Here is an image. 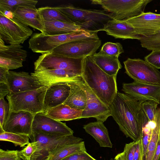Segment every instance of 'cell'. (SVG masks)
Here are the masks:
<instances>
[{
	"instance_id": "obj_12",
	"label": "cell",
	"mask_w": 160,
	"mask_h": 160,
	"mask_svg": "<svg viewBox=\"0 0 160 160\" xmlns=\"http://www.w3.org/2000/svg\"><path fill=\"white\" fill-rule=\"evenodd\" d=\"M34 115L23 111H9L3 129L5 132L27 135L31 140Z\"/></svg>"
},
{
	"instance_id": "obj_46",
	"label": "cell",
	"mask_w": 160,
	"mask_h": 160,
	"mask_svg": "<svg viewBox=\"0 0 160 160\" xmlns=\"http://www.w3.org/2000/svg\"><path fill=\"white\" fill-rule=\"evenodd\" d=\"M160 154V139H158L157 146L152 160H158Z\"/></svg>"
},
{
	"instance_id": "obj_26",
	"label": "cell",
	"mask_w": 160,
	"mask_h": 160,
	"mask_svg": "<svg viewBox=\"0 0 160 160\" xmlns=\"http://www.w3.org/2000/svg\"><path fill=\"white\" fill-rule=\"evenodd\" d=\"M95 63L104 72L110 76L117 75L122 66L118 57L95 53L91 56Z\"/></svg>"
},
{
	"instance_id": "obj_36",
	"label": "cell",
	"mask_w": 160,
	"mask_h": 160,
	"mask_svg": "<svg viewBox=\"0 0 160 160\" xmlns=\"http://www.w3.org/2000/svg\"><path fill=\"white\" fill-rule=\"evenodd\" d=\"M152 124V122H149L142 129L141 138L143 149L142 160L145 159L148 145L151 137Z\"/></svg>"
},
{
	"instance_id": "obj_32",
	"label": "cell",
	"mask_w": 160,
	"mask_h": 160,
	"mask_svg": "<svg viewBox=\"0 0 160 160\" xmlns=\"http://www.w3.org/2000/svg\"><path fill=\"white\" fill-rule=\"evenodd\" d=\"M29 137L25 135L4 132L0 134V140L12 142L15 146L24 147L29 143Z\"/></svg>"
},
{
	"instance_id": "obj_42",
	"label": "cell",
	"mask_w": 160,
	"mask_h": 160,
	"mask_svg": "<svg viewBox=\"0 0 160 160\" xmlns=\"http://www.w3.org/2000/svg\"><path fill=\"white\" fill-rule=\"evenodd\" d=\"M61 160H97L87 151L71 154Z\"/></svg>"
},
{
	"instance_id": "obj_21",
	"label": "cell",
	"mask_w": 160,
	"mask_h": 160,
	"mask_svg": "<svg viewBox=\"0 0 160 160\" xmlns=\"http://www.w3.org/2000/svg\"><path fill=\"white\" fill-rule=\"evenodd\" d=\"M62 138L33 132L31 140L32 142H37V148L32 155L30 160H47L50 152Z\"/></svg>"
},
{
	"instance_id": "obj_43",
	"label": "cell",
	"mask_w": 160,
	"mask_h": 160,
	"mask_svg": "<svg viewBox=\"0 0 160 160\" xmlns=\"http://www.w3.org/2000/svg\"><path fill=\"white\" fill-rule=\"evenodd\" d=\"M143 149L141 139L136 141L133 160H142Z\"/></svg>"
},
{
	"instance_id": "obj_37",
	"label": "cell",
	"mask_w": 160,
	"mask_h": 160,
	"mask_svg": "<svg viewBox=\"0 0 160 160\" xmlns=\"http://www.w3.org/2000/svg\"><path fill=\"white\" fill-rule=\"evenodd\" d=\"M37 148L36 142H29L23 149L18 151V155L19 158L23 160H30L32 155Z\"/></svg>"
},
{
	"instance_id": "obj_38",
	"label": "cell",
	"mask_w": 160,
	"mask_h": 160,
	"mask_svg": "<svg viewBox=\"0 0 160 160\" xmlns=\"http://www.w3.org/2000/svg\"><path fill=\"white\" fill-rule=\"evenodd\" d=\"M136 141L126 144L123 152L119 153L123 160H133Z\"/></svg>"
},
{
	"instance_id": "obj_31",
	"label": "cell",
	"mask_w": 160,
	"mask_h": 160,
	"mask_svg": "<svg viewBox=\"0 0 160 160\" xmlns=\"http://www.w3.org/2000/svg\"><path fill=\"white\" fill-rule=\"evenodd\" d=\"M38 1L34 0H0V12L10 11L12 13L20 7H36Z\"/></svg>"
},
{
	"instance_id": "obj_1",
	"label": "cell",
	"mask_w": 160,
	"mask_h": 160,
	"mask_svg": "<svg viewBox=\"0 0 160 160\" xmlns=\"http://www.w3.org/2000/svg\"><path fill=\"white\" fill-rule=\"evenodd\" d=\"M127 94L117 92L109 107L120 130L134 141L141 138L143 128L149 122L142 103Z\"/></svg>"
},
{
	"instance_id": "obj_47",
	"label": "cell",
	"mask_w": 160,
	"mask_h": 160,
	"mask_svg": "<svg viewBox=\"0 0 160 160\" xmlns=\"http://www.w3.org/2000/svg\"><path fill=\"white\" fill-rule=\"evenodd\" d=\"M113 160H118V157L117 155L115 156Z\"/></svg>"
},
{
	"instance_id": "obj_14",
	"label": "cell",
	"mask_w": 160,
	"mask_h": 160,
	"mask_svg": "<svg viewBox=\"0 0 160 160\" xmlns=\"http://www.w3.org/2000/svg\"><path fill=\"white\" fill-rule=\"evenodd\" d=\"M31 75L35 77L41 85L47 87L52 84L58 83L84 82L82 76L66 69L34 71Z\"/></svg>"
},
{
	"instance_id": "obj_10",
	"label": "cell",
	"mask_w": 160,
	"mask_h": 160,
	"mask_svg": "<svg viewBox=\"0 0 160 160\" xmlns=\"http://www.w3.org/2000/svg\"><path fill=\"white\" fill-rule=\"evenodd\" d=\"M32 133L62 138L73 135V131L65 123L53 119L43 112L34 115L32 125Z\"/></svg>"
},
{
	"instance_id": "obj_4",
	"label": "cell",
	"mask_w": 160,
	"mask_h": 160,
	"mask_svg": "<svg viewBox=\"0 0 160 160\" xmlns=\"http://www.w3.org/2000/svg\"><path fill=\"white\" fill-rule=\"evenodd\" d=\"M75 24L86 30L97 32L102 26L113 19L111 14L105 10L87 9L75 7L71 5H62L56 7Z\"/></svg>"
},
{
	"instance_id": "obj_41",
	"label": "cell",
	"mask_w": 160,
	"mask_h": 160,
	"mask_svg": "<svg viewBox=\"0 0 160 160\" xmlns=\"http://www.w3.org/2000/svg\"><path fill=\"white\" fill-rule=\"evenodd\" d=\"M18 151L4 150L0 149V160H18L20 159L18 155Z\"/></svg>"
},
{
	"instance_id": "obj_28",
	"label": "cell",
	"mask_w": 160,
	"mask_h": 160,
	"mask_svg": "<svg viewBox=\"0 0 160 160\" xmlns=\"http://www.w3.org/2000/svg\"><path fill=\"white\" fill-rule=\"evenodd\" d=\"M43 22L44 31L42 33L45 35H60L85 30L75 24L64 22L43 20Z\"/></svg>"
},
{
	"instance_id": "obj_44",
	"label": "cell",
	"mask_w": 160,
	"mask_h": 160,
	"mask_svg": "<svg viewBox=\"0 0 160 160\" xmlns=\"http://www.w3.org/2000/svg\"><path fill=\"white\" fill-rule=\"evenodd\" d=\"M9 93L10 91L7 84L5 83L0 82V99L4 98Z\"/></svg>"
},
{
	"instance_id": "obj_39",
	"label": "cell",
	"mask_w": 160,
	"mask_h": 160,
	"mask_svg": "<svg viewBox=\"0 0 160 160\" xmlns=\"http://www.w3.org/2000/svg\"><path fill=\"white\" fill-rule=\"evenodd\" d=\"M9 103L5 100L4 98L0 99V130H4L3 125L7 119L9 111Z\"/></svg>"
},
{
	"instance_id": "obj_34",
	"label": "cell",
	"mask_w": 160,
	"mask_h": 160,
	"mask_svg": "<svg viewBox=\"0 0 160 160\" xmlns=\"http://www.w3.org/2000/svg\"><path fill=\"white\" fill-rule=\"evenodd\" d=\"M124 52L122 46L120 43L107 42L102 45L98 53L119 57V55Z\"/></svg>"
},
{
	"instance_id": "obj_7",
	"label": "cell",
	"mask_w": 160,
	"mask_h": 160,
	"mask_svg": "<svg viewBox=\"0 0 160 160\" xmlns=\"http://www.w3.org/2000/svg\"><path fill=\"white\" fill-rule=\"evenodd\" d=\"M84 58H72L53 53L41 54L34 62V71L66 69L82 76Z\"/></svg>"
},
{
	"instance_id": "obj_22",
	"label": "cell",
	"mask_w": 160,
	"mask_h": 160,
	"mask_svg": "<svg viewBox=\"0 0 160 160\" xmlns=\"http://www.w3.org/2000/svg\"><path fill=\"white\" fill-rule=\"evenodd\" d=\"M99 31H104L107 34L116 38L137 39L139 40L141 36L138 34L130 24L126 21L114 19L108 21Z\"/></svg>"
},
{
	"instance_id": "obj_23",
	"label": "cell",
	"mask_w": 160,
	"mask_h": 160,
	"mask_svg": "<svg viewBox=\"0 0 160 160\" xmlns=\"http://www.w3.org/2000/svg\"><path fill=\"white\" fill-rule=\"evenodd\" d=\"M14 18L28 26L39 31H44L43 20L36 7H20L13 13Z\"/></svg>"
},
{
	"instance_id": "obj_15",
	"label": "cell",
	"mask_w": 160,
	"mask_h": 160,
	"mask_svg": "<svg viewBox=\"0 0 160 160\" xmlns=\"http://www.w3.org/2000/svg\"><path fill=\"white\" fill-rule=\"evenodd\" d=\"M22 48L20 44L5 45L0 38V67L9 71L22 67L27 56Z\"/></svg>"
},
{
	"instance_id": "obj_40",
	"label": "cell",
	"mask_w": 160,
	"mask_h": 160,
	"mask_svg": "<svg viewBox=\"0 0 160 160\" xmlns=\"http://www.w3.org/2000/svg\"><path fill=\"white\" fill-rule=\"evenodd\" d=\"M144 59L157 69H160V50L152 51Z\"/></svg>"
},
{
	"instance_id": "obj_20",
	"label": "cell",
	"mask_w": 160,
	"mask_h": 160,
	"mask_svg": "<svg viewBox=\"0 0 160 160\" xmlns=\"http://www.w3.org/2000/svg\"><path fill=\"white\" fill-rule=\"evenodd\" d=\"M70 90L66 82L55 83L48 86L44 98L43 112L63 103L68 97Z\"/></svg>"
},
{
	"instance_id": "obj_16",
	"label": "cell",
	"mask_w": 160,
	"mask_h": 160,
	"mask_svg": "<svg viewBox=\"0 0 160 160\" xmlns=\"http://www.w3.org/2000/svg\"><path fill=\"white\" fill-rule=\"evenodd\" d=\"M122 90L138 100L151 101L160 103V85L134 81L130 83H123Z\"/></svg>"
},
{
	"instance_id": "obj_19",
	"label": "cell",
	"mask_w": 160,
	"mask_h": 160,
	"mask_svg": "<svg viewBox=\"0 0 160 160\" xmlns=\"http://www.w3.org/2000/svg\"><path fill=\"white\" fill-rule=\"evenodd\" d=\"M83 139L73 135L62 137L47 160H61L73 154L87 151Z\"/></svg>"
},
{
	"instance_id": "obj_27",
	"label": "cell",
	"mask_w": 160,
	"mask_h": 160,
	"mask_svg": "<svg viewBox=\"0 0 160 160\" xmlns=\"http://www.w3.org/2000/svg\"><path fill=\"white\" fill-rule=\"evenodd\" d=\"M83 110L72 108L64 103L47 110L49 117L58 121H69L80 119Z\"/></svg>"
},
{
	"instance_id": "obj_17",
	"label": "cell",
	"mask_w": 160,
	"mask_h": 160,
	"mask_svg": "<svg viewBox=\"0 0 160 160\" xmlns=\"http://www.w3.org/2000/svg\"><path fill=\"white\" fill-rule=\"evenodd\" d=\"M6 83L9 89V94L35 90L44 87L28 73L10 70L7 76Z\"/></svg>"
},
{
	"instance_id": "obj_50",
	"label": "cell",
	"mask_w": 160,
	"mask_h": 160,
	"mask_svg": "<svg viewBox=\"0 0 160 160\" xmlns=\"http://www.w3.org/2000/svg\"><path fill=\"white\" fill-rule=\"evenodd\" d=\"M21 160V159H19V160Z\"/></svg>"
},
{
	"instance_id": "obj_13",
	"label": "cell",
	"mask_w": 160,
	"mask_h": 160,
	"mask_svg": "<svg viewBox=\"0 0 160 160\" xmlns=\"http://www.w3.org/2000/svg\"><path fill=\"white\" fill-rule=\"evenodd\" d=\"M79 84L87 96L86 106L82 111L80 118L93 117L97 121L105 122L109 117L112 116L109 107L98 98L85 82Z\"/></svg>"
},
{
	"instance_id": "obj_6",
	"label": "cell",
	"mask_w": 160,
	"mask_h": 160,
	"mask_svg": "<svg viewBox=\"0 0 160 160\" xmlns=\"http://www.w3.org/2000/svg\"><path fill=\"white\" fill-rule=\"evenodd\" d=\"M47 87L20 92L7 96L10 111H23L34 115L44 110V101Z\"/></svg>"
},
{
	"instance_id": "obj_48",
	"label": "cell",
	"mask_w": 160,
	"mask_h": 160,
	"mask_svg": "<svg viewBox=\"0 0 160 160\" xmlns=\"http://www.w3.org/2000/svg\"><path fill=\"white\" fill-rule=\"evenodd\" d=\"M158 160H160V154L159 155V157L158 158Z\"/></svg>"
},
{
	"instance_id": "obj_18",
	"label": "cell",
	"mask_w": 160,
	"mask_h": 160,
	"mask_svg": "<svg viewBox=\"0 0 160 160\" xmlns=\"http://www.w3.org/2000/svg\"><path fill=\"white\" fill-rule=\"evenodd\" d=\"M125 21L133 26L140 36L148 37L160 31V14L144 12Z\"/></svg>"
},
{
	"instance_id": "obj_45",
	"label": "cell",
	"mask_w": 160,
	"mask_h": 160,
	"mask_svg": "<svg viewBox=\"0 0 160 160\" xmlns=\"http://www.w3.org/2000/svg\"><path fill=\"white\" fill-rule=\"evenodd\" d=\"M9 70L0 67V82L6 83L7 78Z\"/></svg>"
},
{
	"instance_id": "obj_24",
	"label": "cell",
	"mask_w": 160,
	"mask_h": 160,
	"mask_svg": "<svg viewBox=\"0 0 160 160\" xmlns=\"http://www.w3.org/2000/svg\"><path fill=\"white\" fill-rule=\"evenodd\" d=\"M83 128L95 139L101 147L112 148L108 130L103 122L97 121L90 122L84 125Z\"/></svg>"
},
{
	"instance_id": "obj_30",
	"label": "cell",
	"mask_w": 160,
	"mask_h": 160,
	"mask_svg": "<svg viewBox=\"0 0 160 160\" xmlns=\"http://www.w3.org/2000/svg\"><path fill=\"white\" fill-rule=\"evenodd\" d=\"M38 9L43 20L58 21L75 24L56 7L46 6L41 7Z\"/></svg>"
},
{
	"instance_id": "obj_5",
	"label": "cell",
	"mask_w": 160,
	"mask_h": 160,
	"mask_svg": "<svg viewBox=\"0 0 160 160\" xmlns=\"http://www.w3.org/2000/svg\"><path fill=\"white\" fill-rule=\"evenodd\" d=\"M151 0H92V4L101 6L111 13L114 20L125 21L138 16L144 12Z\"/></svg>"
},
{
	"instance_id": "obj_33",
	"label": "cell",
	"mask_w": 160,
	"mask_h": 160,
	"mask_svg": "<svg viewBox=\"0 0 160 160\" xmlns=\"http://www.w3.org/2000/svg\"><path fill=\"white\" fill-rule=\"evenodd\" d=\"M139 40L143 48L149 50H160V31L148 37L141 36Z\"/></svg>"
},
{
	"instance_id": "obj_11",
	"label": "cell",
	"mask_w": 160,
	"mask_h": 160,
	"mask_svg": "<svg viewBox=\"0 0 160 160\" xmlns=\"http://www.w3.org/2000/svg\"><path fill=\"white\" fill-rule=\"evenodd\" d=\"M101 44L100 40H79L63 44L54 48V53L72 58H85L96 53Z\"/></svg>"
},
{
	"instance_id": "obj_25",
	"label": "cell",
	"mask_w": 160,
	"mask_h": 160,
	"mask_svg": "<svg viewBox=\"0 0 160 160\" xmlns=\"http://www.w3.org/2000/svg\"><path fill=\"white\" fill-rule=\"evenodd\" d=\"M79 83L74 82L67 83L70 88V93L63 103L72 108L83 110L86 105L87 96Z\"/></svg>"
},
{
	"instance_id": "obj_2",
	"label": "cell",
	"mask_w": 160,
	"mask_h": 160,
	"mask_svg": "<svg viewBox=\"0 0 160 160\" xmlns=\"http://www.w3.org/2000/svg\"><path fill=\"white\" fill-rule=\"evenodd\" d=\"M91 56L84 59L82 76L92 91L109 107L118 92L117 75L110 76L104 72L95 63Z\"/></svg>"
},
{
	"instance_id": "obj_9",
	"label": "cell",
	"mask_w": 160,
	"mask_h": 160,
	"mask_svg": "<svg viewBox=\"0 0 160 160\" xmlns=\"http://www.w3.org/2000/svg\"><path fill=\"white\" fill-rule=\"evenodd\" d=\"M123 63L125 73L134 81L160 85V71L146 61L128 58Z\"/></svg>"
},
{
	"instance_id": "obj_49",
	"label": "cell",
	"mask_w": 160,
	"mask_h": 160,
	"mask_svg": "<svg viewBox=\"0 0 160 160\" xmlns=\"http://www.w3.org/2000/svg\"><path fill=\"white\" fill-rule=\"evenodd\" d=\"M110 160H113V159L112 158H111Z\"/></svg>"
},
{
	"instance_id": "obj_3",
	"label": "cell",
	"mask_w": 160,
	"mask_h": 160,
	"mask_svg": "<svg viewBox=\"0 0 160 160\" xmlns=\"http://www.w3.org/2000/svg\"><path fill=\"white\" fill-rule=\"evenodd\" d=\"M98 32L82 30L58 35H49L42 33H34L29 41V48L35 53L41 54L51 52L65 43L79 40H99Z\"/></svg>"
},
{
	"instance_id": "obj_29",
	"label": "cell",
	"mask_w": 160,
	"mask_h": 160,
	"mask_svg": "<svg viewBox=\"0 0 160 160\" xmlns=\"http://www.w3.org/2000/svg\"><path fill=\"white\" fill-rule=\"evenodd\" d=\"M160 130V107L158 108L156 120L152 124L151 138L149 142L145 160H152L159 138Z\"/></svg>"
},
{
	"instance_id": "obj_35",
	"label": "cell",
	"mask_w": 160,
	"mask_h": 160,
	"mask_svg": "<svg viewBox=\"0 0 160 160\" xmlns=\"http://www.w3.org/2000/svg\"><path fill=\"white\" fill-rule=\"evenodd\" d=\"M158 104L156 102L151 101L144 102L142 103V108L149 122H155Z\"/></svg>"
},
{
	"instance_id": "obj_8",
	"label": "cell",
	"mask_w": 160,
	"mask_h": 160,
	"mask_svg": "<svg viewBox=\"0 0 160 160\" xmlns=\"http://www.w3.org/2000/svg\"><path fill=\"white\" fill-rule=\"evenodd\" d=\"M32 31L13 17H7L0 12V38L10 45H18L32 35Z\"/></svg>"
}]
</instances>
